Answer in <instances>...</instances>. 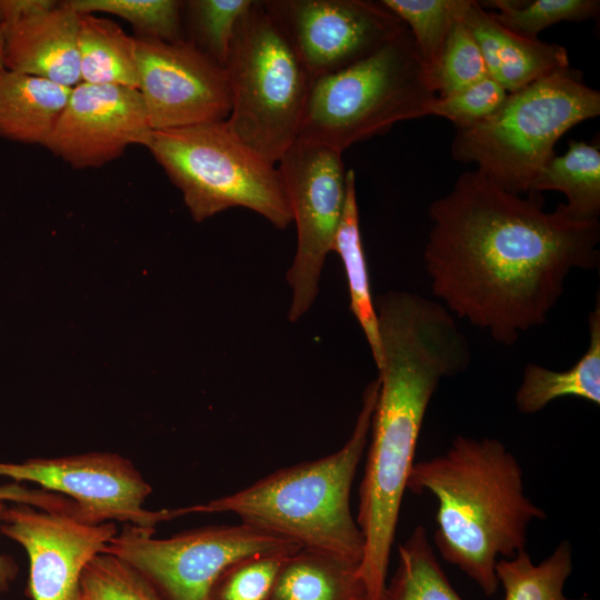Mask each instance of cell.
<instances>
[{
    "mask_svg": "<svg viewBox=\"0 0 600 600\" xmlns=\"http://www.w3.org/2000/svg\"><path fill=\"white\" fill-rule=\"evenodd\" d=\"M508 192L479 170L461 173L428 210L423 260L432 293L453 316L511 346L542 326L570 272L600 262L599 220H576L541 193Z\"/></svg>",
    "mask_w": 600,
    "mask_h": 600,
    "instance_id": "1",
    "label": "cell"
},
{
    "mask_svg": "<svg viewBox=\"0 0 600 600\" xmlns=\"http://www.w3.org/2000/svg\"><path fill=\"white\" fill-rule=\"evenodd\" d=\"M381 362L357 523L364 540L359 574L369 600H381L407 481L429 403L444 378L463 372L469 351L436 319L411 313L379 323Z\"/></svg>",
    "mask_w": 600,
    "mask_h": 600,
    "instance_id": "2",
    "label": "cell"
},
{
    "mask_svg": "<svg viewBox=\"0 0 600 600\" xmlns=\"http://www.w3.org/2000/svg\"><path fill=\"white\" fill-rule=\"evenodd\" d=\"M407 489L434 497V544L487 597L500 586L497 561L524 550L530 522L546 518L524 493L517 458L498 439L457 436L444 453L413 463Z\"/></svg>",
    "mask_w": 600,
    "mask_h": 600,
    "instance_id": "3",
    "label": "cell"
},
{
    "mask_svg": "<svg viewBox=\"0 0 600 600\" xmlns=\"http://www.w3.org/2000/svg\"><path fill=\"white\" fill-rule=\"evenodd\" d=\"M379 381L368 383L346 443L323 458L283 468L232 494L191 506L230 512L241 522L360 566L364 540L350 509L352 482L368 443Z\"/></svg>",
    "mask_w": 600,
    "mask_h": 600,
    "instance_id": "4",
    "label": "cell"
},
{
    "mask_svg": "<svg viewBox=\"0 0 600 600\" xmlns=\"http://www.w3.org/2000/svg\"><path fill=\"white\" fill-rule=\"evenodd\" d=\"M432 77L408 28L368 57L312 79L298 139L339 152L430 114Z\"/></svg>",
    "mask_w": 600,
    "mask_h": 600,
    "instance_id": "5",
    "label": "cell"
},
{
    "mask_svg": "<svg viewBox=\"0 0 600 600\" xmlns=\"http://www.w3.org/2000/svg\"><path fill=\"white\" fill-rule=\"evenodd\" d=\"M600 113V92L571 68L508 93L482 121L456 130L451 157L503 190L524 194L556 156L558 140L576 124Z\"/></svg>",
    "mask_w": 600,
    "mask_h": 600,
    "instance_id": "6",
    "label": "cell"
},
{
    "mask_svg": "<svg viewBox=\"0 0 600 600\" xmlns=\"http://www.w3.org/2000/svg\"><path fill=\"white\" fill-rule=\"evenodd\" d=\"M146 148L181 191L194 221L242 207L278 229L292 222L278 167L241 142L226 121L152 130Z\"/></svg>",
    "mask_w": 600,
    "mask_h": 600,
    "instance_id": "7",
    "label": "cell"
},
{
    "mask_svg": "<svg viewBox=\"0 0 600 600\" xmlns=\"http://www.w3.org/2000/svg\"><path fill=\"white\" fill-rule=\"evenodd\" d=\"M224 69L231 102L228 128L278 163L298 139L311 79L261 1L253 0L239 19Z\"/></svg>",
    "mask_w": 600,
    "mask_h": 600,
    "instance_id": "8",
    "label": "cell"
},
{
    "mask_svg": "<svg viewBox=\"0 0 600 600\" xmlns=\"http://www.w3.org/2000/svg\"><path fill=\"white\" fill-rule=\"evenodd\" d=\"M154 528L123 523L104 552L139 571L164 600H212L216 584L234 563L301 547L247 523L207 526L154 538Z\"/></svg>",
    "mask_w": 600,
    "mask_h": 600,
    "instance_id": "9",
    "label": "cell"
},
{
    "mask_svg": "<svg viewBox=\"0 0 600 600\" xmlns=\"http://www.w3.org/2000/svg\"><path fill=\"white\" fill-rule=\"evenodd\" d=\"M277 167L297 228V249L287 271L291 289L288 319L296 322L318 297L322 268L332 252L343 212L347 170L341 152L300 140Z\"/></svg>",
    "mask_w": 600,
    "mask_h": 600,
    "instance_id": "10",
    "label": "cell"
},
{
    "mask_svg": "<svg viewBox=\"0 0 600 600\" xmlns=\"http://www.w3.org/2000/svg\"><path fill=\"white\" fill-rule=\"evenodd\" d=\"M0 477L33 482L42 490L71 499L78 507V517L91 523L119 521L154 528L160 522L191 514L190 506L144 509L152 487L129 459L112 452L0 462Z\"/></svg>",
    "mask_w": 600,
    "mask_h": 600,
    "instance_id": "11",
    "label": "cell"
},
{
    "mask_svg": "<svg viewBox=\"0 0 600 600\" xmlns=\"http://www.w3.org/2000/svg\"><path fill=\"white\" fill-rule=\"evenodd\" d=\"M261 2L311 80L356 63L407 29L380 1Z\"/></svg>",
    "mask_w": 600,
    "mask_h": 600,
    "instance_id": "12",
    "label": "cell"
},
{
    "mask_svg": "<svg viewBox=\"0 0 600 600\" xmlns=\"http://www.w3.org/2000/svg\"><path fill=\"white\" fill-rule=\"evenodd\" d=\"M138 90L152 130L226 121L230 90L224 67L188 39L136 38Z\"/></svg>",
    "mask_w": 600,
    "mask_h": 600,
    "instance_id": "13",
    "label": "cell"
},
{
    "mask_svg": "<svg viewBox=\"0 0 600 600\" xmlns=\"http://www.w3.org/2000/svg\"><path fill=\"white\" fill-rule=\"evenodd\" d=\"M117 532L113 521L91 523L72 513L26 503L7 506L0 524V533L19 543L28 556L27 594L31 600H83V570L104 552Z\"/></svg>",
    "mask_w": 600,
    "mask_h": 600,
    "instance_id": "14",
    "label": "cell"
},
{
    "mask_svg": "<svg viewBox=\"0 0 600 600\" xmlns=\"http://www.w3.org/2000/svg\"><path fill=\"white\" fill-rule=\"evenodd\" d=\"M151 132L138 89L80 82L71 89L44 148L76 169L96 168L131 144L146 147Z\"/></svg>",
    "mask_w": 600,
    "mask_h": 600,
    "instance_id": "15",
    "label": "cell"
},
{
    "mask_svg": "<svg viewBox=\"0 0 600 600\" xmlns=\"http://www.w3.org/2000/svg\"><path fill=\"white\" fill-rule=\"evenodd\" d=\"M80 17L62 1L49 11L3 24L4 68L67 88L79 84Z\"/></svg>",
    "mask_w": 600,
    "mask_h": 600,
    "instance_id": "16",
    "label": "cell"
},
{
    "mask_svg": "<svg viewBox=\"0 0 600 600\" xmlns=\"http://www.w3.org/2000/svg\"><path fill=\"white\" fill-rule=\"evenodd\" d=\"M462 21L480 48L489 76L508 93L570 68L564 47L508 30L478 1L470 0Z\"/></svg>",
    "mask_w": 600,
    "mask_h": 600,
    "instance_id": "17",
    "label": "cell"
},
{
    "mask_svg": "<svg viewBox=\"0 0 600 600\" xmlns=\"http://www.w3.org/2000/svg\"><path fill=\"white\" fill-rule=\"evenodd\" d=\"M71 89L43 78L0 71V138L44 147Z\"/></svg>",
    "mask_w": 600,
    "mask_h": 600,
    "instance_id": "18",
    "label": "cell"
},
{
    "mask_svg": "<svg viewBox=\"0 0 600 600\" xmlns=\"http://www.w3.org/2000/svg\"><path fill=\"white\" fill-rule=\"evenodd\" d=\"M589 347L569 369L554 371L528 363L514 402L522 413H534L562 397H577L600 404V300L588 317Z\"/></svg>",
    "mask_w": 600,
    "mask_h": 600,
    "instance_id": "19",
    "label": "cell"
},
{
    "mask_svg": "<svg viewBox=\"0 0 600 600\" xmlns=\"http://www.w3.org/2000/svg\"><path fill=\"white\" fill-rule=\"evenodd\" d=\"M271 600H369L359 564L301 548L290 554Z\"/></svg>",
    "mask_w": 600,
    "mask_h": 600,
    "instance_id": "20",
    "label": "cell"
},
{
    "mask_svg": "<svg viewBox=\"0 0 600 600\" xmlns=\"http://www.w3.org/2000/svg\"><path fill=\"white\" fill-rule=\"evenodd\" d=\"M78 51L81 82L138 89L136 38L116 22L81 14Z\"/></svg>",
    "mask_w": 600,
    "mask_h": 600,
    "instance_id": "21",
    "label": "cell"
},
{
    "mask_svg": "<svg viewBox=\"0 0 600 600\" xmlns=\"http://www.w3.org/2000/svg\"><path fill=\"white\" fill-rule=\"evenodd\" d=\"M332 251H336L342 261L348 281L350 310L363 331L378 367L381 362L380 334L361 240L356 173L352 169L347 170L346 201Z\"/></svg>",
    "mask_w": 600,
    "mask_h": 600,
    "instance_id": "22",
    "label": "cell"
},
{
    "mask_svg": "<svg viewBox=\"0 0 600 600\" xmlns=\"http://www.w3.org/2000/svg\"><path fill=\"white\" fill-rule=\"evenodd\" d=\"M559 191L563 208L576 220H599L600 150L598 144L571 141L569 149L554 156L540 171L530 191ZM529 191V192H530Z\"/></svg>",
    "mask_w": 600,
    "mask_h": 600,
    "instance_id": "23",
    "label": "cell"
},
{
    "mask_svg": "<svg viewBox=\"0 0 600 600\" xmlns=\"http://www.w3.org/2000/svg\"><path fill=\"white\" fill-rule=\"evenodd\" d=\"M572 572V548L561 541L552 553L533 564L528 552L519 551L508 559H499L496 577L504 590V600H591L570 599L563 592Z\"/></svg>",
    "mask_w": 600,
    "mask_h": 600,
    "instance_id": "24",
    "label": "cell"
},
{
    "mask_svg": "<svg viewBox=\"0 0 600 600\" xmlns=\"http://www.w3.org/2000/svg\"><path fill=\"white\" fill-rule=\"evenodd\" d=\"M381 600H463L443 572L422 526L399 546L398 564Z\"/></svg>",
    "mask_w": 600,
    "mask_h": 600,
    "instance_id": "25",
    "label": "cell"
},
{
    "mask_svg": "<svg viewBox=\"0 0 600 600\" xmlns=\"http://www.w3.org/2000/svg\"><path fill=\"white\" fill-rule=\"evenodd\" d=\"M408 28L417 51L436 77L450 31L470 0H381Z\"/></svg>",
    "mask_w": 600,
    "mask_h": 600,
    "instance_id": "26",
    "label": "cell"
},
{
    "mask_svg": "<svg viewBox=\"0 0 600 600\" xmlns=\"http://www.w3.org/2000/svg\"><path fill=\"white\" fill-rule=\"evenodd\" d=\"M80 14L110 13L130 22L138 38L168 42L183 39L182 2L178 0H68Z\"/></svg>",
    "mask_w": 600,
    "mask_h": 600,
    "instance_id": "27",
    "label": "cell"
},
{
    "mask_svg": "<svg viewBox=\"0 0 600 600\" xmlns=\"http://www.w3.org/2000/svg\"><path fill=\"white\" fill-rule=\"evenodd\" d=\"M253 0H189L182 11L191 41L198 49L226 66L237 23Z\"/></svg>",
    "mask_w": 600,
    "mask_h": 600,
    "instance_id": "28",
    "label": "cell"
},
{
    "mask_svg": "<svg viewBox=\"0 0 600 600\" xmlns=\"http://www.w3.org/2000/svg\"><path fill=\"white\" fill-rule=\"evenodd\" d=\"M482 3H480L482 7L497 9L491 13L500 24L528 39H538L540 31L563 21L593 19L600 10L598 0H536L529 3L493 0Z\"/></svg>",
    "mask_w": 600,
    "mask_h": 600,
    "instance_id": "29",
    "label": "cell"
},
{
    "mask_svg": "<svg viewBox=\"0 0 600 600\" xmlns=\"http://www.w3.org/2000/svg\"><path fill=\"white\" fill-rule=\"evenodd\" d=\"M81 589L83 600H164L139 571L107 552L88 562Z\"/></svg>",
    "mask_w": 600,
    "mask_h": 600,
    "instance_id": "30",
    "label": "cell"
},
{
    "mask_svg": "<svg viewBox=\"0 0 600 600\" xmlns=\"http://www.w3.org/2000/svg\"><path fill=\"white\" fill-rule=\"evenodd\" d=\"M490 77L472 33L456 21L448 37L436 77L437 96H448Z\"/></svg>",
    "mask_w": 600,
    "mask_h": 600,
    "instance_id": "31",
    "label": "cell"
},
{
    "mask_svg": "<svg viewBox=\"0 0 600 600\" xmlns=\"http://www.w3.org/2000/svg\"><path fill=\"white\" fill-rule=\"evenodd\" d=\"M290 554L262 553L234 563L219 579L212 600H271L279 572Z\"/></svg>",
    "mask_w": 600,
    "mask_h": 600,
    "instance_id": "32",
    "label": "cell"
},
{
    "mask_svg": "<svg viewBox=\"0 0 600 600\" xmlns=\"http://www.w3.org/2000/svg\"><path fill=\"white\" fill-rule=\"evenodd\" d=\"M508 91L494 79L481 81L448 96H437L430 114L446 118L456 130L471 127L491 116L504 101Z\"/></svg>",
    "mask_w": 600,
    "mask_h": 600,
    "instance_id": "33",
    "label": "cell"
},
{
    "mask_svg": "<svg viewBox=\"0 0 600 600\" xmlns=\"http://www.w3.org/2000/svg\"><path fill=\"white\" fill-rule=\"evenodd\" d=\"M0 501L26 503L47 511L68 512L78 516V507L71 499L42 489H31L16 481L0 483Z\"/></svg>",
    "mask_w": 600,
    "mask_h": 600,
    "instance_id": "34",
    "label": "cell"
},
{
    "mask_svg": "<svg viewBox=\"0 0 600 600\" xmlns=\"http://www.w3.org/2000/svg\"><path fill=\"white\" fill-rule=\"evenodd\" d=\"M57 4L54 0H0V23L3 26L49 11Z\"/></svg>",
    "mask_w": 600,
    "mask_h": 600,
    "instance_id": "35",
    "label": "cell"
},
{
    "mask_svg": "<svg viewBox=\"0 0 600 600\" xmlns=\"http://www.w3.org/2000/svg\"><path fill=\"white\" fill-rule=\"evenodd\" d=\"M7 507L6 502L0 501V524L2 516ZM18 573V564L10 556L0 553V591H6L11 581L14 580Z\"/></svg>",
    "mask_w": 600,
    "mask_h": 600,
    "instance_id": "36",
    "label": "cell"
},
{
    "mask_svg": "<svg viewBox=\"0 0 600 600\" xmlns=\"http://www.w3.org/2000/svg\"><path fill=\"white\" fill-rule=\"evenodd\" d=\"M4 69V31L0 23V71Z\"/></svg>",
    "mask_w": 600,
    "mask_h": 600,
    "instance_id": "37",
    "label": "cell"
}]
</instances>
